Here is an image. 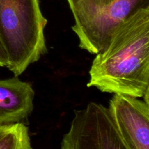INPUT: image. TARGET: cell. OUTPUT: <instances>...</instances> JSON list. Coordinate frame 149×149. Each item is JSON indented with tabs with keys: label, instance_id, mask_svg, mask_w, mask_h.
I'll use <instances>...</instances> for the list:
<instances>
[{
	"label": "cell",
	"instance_id": "cell-1",
	"mask_svg": "<svg viewBox=\"0 0 149 149\" xmlns=\"http://www.w3.org/2000/svg\"><path fill=\"white\" fill-rule=\"evenodd\" d=\"M88 87L102 93L143 97L149 81V7L117 28L90 70Z\"/></svg>",
	"mask_w": 149,
	"mask_h": 149
},
{
	"label": "cell",
	"instance_id": "cell-2",
	"mask_svg": "<svg viewBox=\"0 0 149 149\" xmlns=\"http://www.w3.org/2000/svg\"><path fill=\"white\" fill-rule=\"evenodd\" d=\"M47 23L39 0H0V42L15 77L46 52Z\"/></svg>",
	"mask_w": 149,
	"mask_h": 149
},
{
	"label": "cell",
	"instance_id": "cell-3",
	"mask_svg": "<svg viewBox=\"0 0 149 149\" xmlns=\"http://www.w3.org/2000/svg\"><path fill=\"white\" fill-rule=\"evenodd\" d=\"M72 13V30L80 48L91 54L103 51L125 20L149 7V0H66Z\"/></svg>",
	"mask_w": 149,
	"mask_h": 149
},
{
	"label": "cell",
	"instance_id": "cell-4",
	"mask_svg": "<svg viewBox=\"0 0 149 149\" xmlns=\"http://www.w3.org/2000/svg\"><path fill=\"white\" fill-rule=\"evenodd\" d=\"M61 149H129L124 141L110 110L97 103L74 111Z\"/></svg>",
	"mask_w": 149,
	"mask_h": 149
},
{
	"label": "cell",
	"instance_id": "cell-5",
	"mask_svg": "<svg viewBox=\"0 0 149 149\" xmlns=\"http://www.w3.org/2000/svg\"><path fill=\"white\" fill-rule=\"evenodd\" d=\"M109 110L129 149H149V106L138 97L113 95Z\"/></svg>",
	"mask_w": 149,
	"mask_h": 149
},
{
	"label": "cell",
	"instance_id": "cell-6",
	"mask_svg": "<svg viewBox=\"0 0 149 149\" xmlns=\"http://www.w3.org/2000/svg\"><path fill=\"white\" fill-rule=\"evenodd\" d=\"M34 95L31 84L17 77L0 79V125L27 119L33 110Z\"/></svg>",
	"mask_w": 149,
	"mask_h": 149
},
{
	"label": "cell",
	"instance_id": "cell-7",
	"mask_svg": "<svg viewBox=\"0 0 149 149\" xmlns=\"http://www.w3.org/2000/svg\"><path fill=\"white\" fill-rule=\"evenodd\" d=\"M0 149H33L27 126L23 122L0 125Z\"/></svg>",
	"mask_w": 149,
	"mask_h": 149
},
{
	"label": "cell",
	"instance_id": "cell-8",
	"mask_svg": "<svg viewBox=\"0 0 149 149\" xmlns=\"http://www.w3.org/2000/svg\"><path fill=\"white\" fill-rule=\"evenodd\" d=\"M8 57L0 42V67H7Z\"/></svg>",
	"mask_w": 149,
	"mask_h": 149
},
{
	"label": "cell",
	"instance_id": "cell-9",
	"mask_svg": "<svg viewBox=\"0 0 149 149\" xmlns=\"http://www.w3.org/2000/svg\"><path fill=\"white\" fill-rule=\"evenodd\" d=\"M143 97V99H144L143 101L145 102V103L149 106V81H148V86H147V89H146V93H145V94H144Z\"/></svg>",
	"mask_w": 149,
	"mask_h": 149
}]
</instances>
